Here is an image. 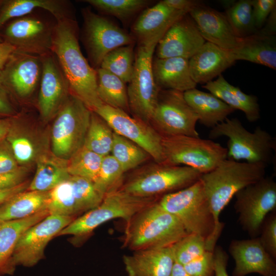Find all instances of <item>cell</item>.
<instances>
[{"instance_id":"cell-4","label":"cell","mask_w":276,"mask_h":276,"mask_svg":"<svg viewBox=\"0 0 276 276\" xmlns=\"http://www.w3.org/2000/svg\"><path fill=\"white\" fill-rule=\"evenodd\" d=\"M157 202L179 220L188 234L201 236L205 240L207 250H214L219 237L200 179L185 189L162 196Z\"/></svg>"},{"instance_id":"cell-15","label":"cell","mask_w":276,"mask_h":276,"mask_svg":"<svg viewBox=\"0 0 276 276\" xmlns=\"http://www.w3.org/2000/svg\"><path fill=\"white\" fill-rule=\"evenodd\" d=\"M76 217L49 214L28 229L20 237L15 248L14 265L32 267L44 256L49 242L72 222Z\"/></svg>"},{"instance_id":"cell-24","label":"cell","mask_w":276,"mask_h":276,"mask_svg":"<svg viewBox=\"0 0 276 276\" xmlns=\"http://www.w3.org/2000/svg\"><path fill=\"white\" fill-rule=\"evenodd\" d=\"M235 62L229 50L205 41L189 59L190 75L197 84H205L221 75Z\"/></svg>"},{"instance_id":"cell-44","label":"cell","mask_w":276,"mask_h":276,"mask_svg":"<svg viewBox=\"0 0 276 276\" xmlns=\"http://www.w3.org/2000/svg\"><path fill=\"white\" fill-rule=\"evenodd\" d=\"M260 242L270 256L276 259V214L273 213L264 220L260 231Z\"/></svg>"},{"instance_id":"cell-45","label":"cell","mask_w":276,"mask_h":276,"mask_svg":"<svg viewBox=\"0 0 276 276\" xmlns=\"http://www.w3.org/2000/svg\"><path fill=\"white\" fill-rule=\"evenodd\" d=\"M230 88L241 104L245 117L250 122H254L260 118L258 98L243 93L239 87L230 84Z\"/></svg>"},{"instance_id":"cell-52","label":"cell","mask_w":276,"mask_h":276,"mask_svg":"<svg viewBox=\"0 0 276 276\" xmlns=\"http://www.w3.org/2000/svg\"><path fill=\"white\" fill-rule=\"evenodd\" d=\"M29 183V181L26 180L17 186L0 189V204L4 203L15 195L27 190Z\"/></svg>"},{"instance_id":"cell-33","label":"cell","mask_w":276,"mask_h":276,"mask_svg":"<svg viewBox=\"0 0 276 276\" xmlns=\"http://www.w3.org/2000/svg\"><path fill=\"white\" fill-rule=\"evenodd\" d=\"M114 132L108 123L95 112L91 111L88 130L83 146L102 156L110 154Z\"/></svg>"},{"instance_id":"cell-60","label":"cell","mask_w":276,"mask_h":276,"mask_svg":"<svg viewBox=\"0 0 276 276\" xmlns=\"http://www.w3.org/2000/svg\"><path fill=\"white\" fill-rule=\"evenodd\" d=\"M3 41V40H2L1 39V37H0V42H1V41Z\"/></svg>"},{"instance_id":"cell-17","label":"cell","mask_w":276,"mask_h":276,"mask_svg":"<svg viewBox=\"0 0 276 276\" xmlns=\"http://www.w3.org/2000/svg\"><path fill=\"white\" fill-rule=\"evenodd\" d=\"M42 74L38 98L42 118L57 113L71 94L68 82L52 52L41 57Z\"/></svg>"},{"instance_id":"cell-35","label":"cell","mask_w":276,"mask_h":276,"mask_svg":"<svg viewBox=\"0 0 276 276\" xmlns=\"http://www.w3.org/2000/svg\"><path fill=\"white\" fill-rule=\"evenodd\" d=\"M125 172L137 168L151 158L139 146L114 132L110 154Z\"/></svg>"},{"instance_id":"cell-3","label":"cell","mask_w":276,"mask_h":276,"mask_svg":"<svg viewBox=\"0 0 276 276\" xmlns=\"http://www.w3.org/2000/svg\"><path fill=\"white\" fill-rule=\"evenodd\" d=\"M157 201L138 212L126 223L124 245L130 250L171 246L188 234L179 220Z\"/></svg>"},{"instance_id":"cell-14","label":"cell","mask_w":276,"mask_h":276,"mask_svg":"<svg viewBox=\"0 0 276 276\" xmlns=\"http://www.w3.org/2000/svg\"><path fill=\"white\" fill-rule=\"evenodd\" d=\"M93 111L102 117L114 133L144 149L154 162L162 163L164 162L162 136L151 125L121 109L105 104Z\"/></svg>"},{"instance_id":"cell-16","label":"cell","mask_w":276,"mask_h":276,"mask_svg":"<svg viewBox=\"0 0 276 276\" xmlns=\"http://www.w3.org/2000/svg\"><path fill=\"white\" fill-rule=\"evenodd\" d=\"M53 29L41 19L25 16L7 25L4 41L12 44L17 52L41 57L52 52Z\"/></svg>"},{"instance_id":"cell-46","label":"cell","mask_w":276,"mask_h":276,"mask_svg":"<svg viewBox=\"0 0 276 276\" xmlns=\"http://www.w3.org/2000/svg\"><path fill=\"white\" fill-rule=\"evenodd\" d=\"M13 153L17 163L30 162L34 154V148L32 142L24 136H15L9 139Z\"/></svg>"},{"instance_id":"cell-11","label":"cell","mask_w":276,"mask_h":276,"mask_svg":"<svg viewBox=\"0 0 276 276\" xmlns=\"http://www.w3.org/2000/svg\"><path fill=\"white\" fill-rule=\"evenodd\" d=\"M82 39L91 66L99 68L105 56L113 50L136 43L133 37L90 8L82 10Z\"/></svg>"},{"instance_id":"cell-13","label":"cell","mask_w":276,"mask_h":276,"mask_svg":"<svg viewBox=\"0 0 276 276\" xmlns=\"http://www.w3.org/2000/svg\"><path fill=\"white\" fill-rule=\"evenodd\" d=\"M235 196L234 208L240 224L251 238L257 237L267 214L275 209V182L265 176L240 190Z\"/></svg>"},{"instance_id":"cell-29","label":"cell","mask_w":276,"mask_h":276,"mask_svg":"<svg viewBox=\"0 0 276 276\" xmlns=\"http://www.w3.org/2000/svg\"><path fill=\"white\" fill-rule=\"evenodd\" d=\"M69 8L68 2L62 0L4 1L0 8V28L10 19L27 16L38 8L49 11L56 20L72 17Z\"/></svg>"},{"instance_id":"cell-37","label":"cell","mask_w":276,"mask_h":276,"mask_svg":"<svg viewBox=\"0 0 276 276\" xmlns=\"http://www.w3.org/2000/svg\"><path fill=\"white\" fill-rule=\"evenodd\" d=\"M47 209L50 214L76 217L80 214L70 177L49 191Z\"/></svg>"},{"instance_id":"cell-47","label":"cell","mask_w":276,"mask_h":276,"mask_svg":"<svg viewBox=\"0 0 276 276\" xmlns=\"http://www.w3.org/2000/svg\"><path fill=\"white\" fill-rule=\"evenodd\" d=\"M252 18L256 30L262 29L272 10L276 7L275 0H251Z\"/></svg>"},{"instance_id":"cell-55","label":"cell","mask_w":276,"mask_h":276,"mask_svg":"<svg viewBox=\"0 0 276 276\" xmlns=\"http://www.w3.org/2000/svg\"><path fill=\"white\" fill-rule=\"evenodd\" d=\"M268 17L266 26L258 31L265 34L274 35L276 31V7L272 10Z\"/></svg>"},{"instance_id":"cell-40","label":"cell","mask_w":276,"mask_h":276,"mask_svg":"<svg viewBox=\"0 0 276 276\" xmlns=\"http://www.w3.org/2000/svg\"><path fill=\"white\" fill-rule=\"evenodd\" d=\"M125 172L117 160L109 154L103 157L100 168L93 183L98 191L105 195L119 188Z\"/></svg>"},{"instance_id":"cell-27","label":"cell","mask_w":276,"mask_h":276,"mask_svg":"<svg viewBox=\"0 0 276 276\" xmlns=\"http://www.w3.org/2000/svg\"><path fill=\"white\" fill-rule=\"evenodd\" d=\"M274 35L260 31L243 38H239L236 48L229 50L233 60H246L276 69V43Z\"/></svg>"},{"instance_id":"cell-36","label":"cell","mask_w":276,"mask_h":276,"mask_svg":"<svg viewBox=\"0 0 276 276\" xmlns=\"http://www.w3.org/2000/svg\"><path fill=\"white\" fill-rule=\"evenodd\" d=\"M102 13L111 15L124 22L149 7L148 0H85Z\"/></svg>"},{"instance_id":"cell-41","label":"cell","mask_w":276,"mask_h":276,"mask_svg":"<svg viewBox=\"0 0 276 276\" xmlns=\"http://www.w3.org/2000/svg\"><path fill=\"white\" fill-rule=\"evenodd\" d=\"M70 180L80 213L92 210L101 203L104 196L98 191L91 181L71 175Z\"/></svg>"},{"instance_id":"cell-7","label":"cell","mask_w":276,"mask_h":276,"mask_svg":"<svg viewBox=\"0 0 276 276\" xmlns=\"http://www.w3.org/2000/svg\"><path fill=\"white\" fill-rule=\"evenodd\" d=\"M222 136L228 138L226 148L229 159L265 165L271 161L275 142L270 134L260 127H257L251 132L238 119L227 118L212 128L209 133L211 139Z\"/></svg>"},{"instance_id":"cell-34","label":"cell","mask_w":276,"mask_h":276,"mask_svg":"<svg viewBox=\"0 0 276 276\" xmlns=\"http://www.w3.org/2000/svg\"><path fill=\"white\" fill-rule=\"evenodd\" d=\"M134 44L118 47L103 58L100 67L105 70L128 83L133 75L135 52Z\"/></svg>"},{"instance_id":"cell-59","label":"cell","mask_w":276,"mask_h":276,"mask_svg":"<svg viewBox=\"0 0 276 276\" xmlns=\"http://www.w3.org/2000/svg\"><path fill=\"white\" fill-rule=\"evenodd\" d=\"M4 1L0 0V8L2 6V4H3Z\"/></svg>"},{"instance_id":"cell-19","label":"cell","mask_w":276,"mask_h":276,"mask_svg":"<svg viewBox=\"0 0 276 276\" xmlns=\"http://www.w3.org/2000/svg\"><path fill=\"white\" fill-rule=\"evenodd\" d=\"M2 72L3 86L10 88L20 98H28L40 84L41 57L15 52Z\"/></svg>"},{"instance_id":"cell-25","label":"cell","mask_w":276,"mask_h":276,"mask_svg":"<svg viewBox=\"0 0 276 276\" xmlns=\"http://www.w3.org/2000/svg\"><path fill=\"white\" fill-rule=\"evenodd\" d=\"M154 80L159 89H172L184 93L196 88L189 70V59L180 57L153 58Z\"/></svg>"},{"instance_id":"cell-12","label":"cell","mask_w":276,"mask_h":276,"mask_svg":"<svg viewBox=\"0 0 276 276\" xmlns=\"http://www.w3.org/2000/svg\"><path fill=\"white\" fill-rule=\"evenodd\" d=\"M197 122V116L186 101L183 93L159 89L150 124L162 137H199Z\"/></svg>"},{"instance_id":"cell-49","label":"cell","mask_w":276,"mask_h":276,"mask_svg":"<svg viewBox=\"0 0 276 276\" xmlns=\"http://www.w3.org/2000/svg\"><path fill=\"white\" fill-rule=\"evenodd\" d=\"M28 169L20 167L17 170L6 173H0V189L17 186L25 180Z\"/></svg>"},{"instance_id":"cell-58","label":"cell","mask_w":276,"mask_h":276,"mask_svg":"<svg viewBox=\"0 0 276 276\" xmlns=\"http://www.w3.org/2000/svg\"><path fill=\"white\" fill-rule=\"evenodd\" d=\"M3 86V75L2 71H0V87Z\"/></svg>"},{"instance_id":"cell-22","label":"cell","mask_w":276,"mask_h":276,"mask_svg":"<svg viewBox=\"0 0 276 276\" xmlns=\"http://www.w3.org/2000/svg\"><path fill=\"white\" fill-rule=\"evenodd\" d=\"M189 14L205 41L226 50L236 48L239 38L235 35L224 13L205 6L202 3L192 9Z\"/></svg>"},{"instance_id":"cell-32","label":"cell","mask_w":276,"mask_h":276,"mask_svg":"<svg viewBox=\"0 0 276 276\" xmlns=\"http://www.w3.org/2000/svg\"><path fill=\"white\" fill-rule=\"evenodd\" d=\"M96 72L97 91L102 103L130 113L126 84L101 67L97 68Z\"/></svg>"},{"instance_id":"cell-6","label":"cell","mask_w":276,"mask_h":276,"mask_svg":"<svg viewBox=\"0 0 276 276\" xmlns=\"http://www.w3.org/2000/svg\"><path fill=\"white\" fill-rule=\"evenodd\" d=\"M159 198L139 197L118 189L106 194L98 206L75 219L57 236L84 237L104 223L116 218L123 219L127 223L134 215Z\"/></svg>"},{"instance_id":"cell-53","label":"cell","mask_w":276,"mask_h":276,"mask_svg":"<svg viewBox=\"0 0 276 276\" xmlns=\"http://www.w3.org/2000/svg\"><path fill=\"white\" fill-rule=\"evenodd\" d=\"M15 52V48L10 43L5 41L0 42V71L3 70Z\"/></svg>"},{"instance_id":"cell-54","label":"cell","mask_w":276,"mask_h":276,"mask_svg":"<svg viewBox=\"0 0 276 276\" xmlns=\"http://www.w3.org/2000/svg\"><path fill=\"white\" fill-rule=\"evenodd\" d=\"M15 113V110L8 99L4 86L0 87V115L10 116Z\"/></svg>"},{"instance_id":"cell-2","label":"cell","mask_w":276,"mask_h":276,"mask_svg":"<svg viewBox=\"0 0 276 276\" xmlns=\"http://www.w3.org/2000/svg\"><path fill=\"white\" fill-rule=\"evenodd\" d=\"M266 167L263 163L225 159L212 171L202 174L200 179L214 215L219 237L224 225L219 221L221 212L239 191L265 176Z\"/></svg>"},{"instance_id":"cell-50","label":"cell","mask_w":276,"mask_h":276,"mask_svg":"<svg viewBox=\"0 0 276 276\" xmlns=\"http://www.w3.org/2000/svg\"><path fill=\"white\" fill-rule=\"evenodd\" d=\"M214 254L215 276H228L226 270L227 254L219 246L215 247Z\"/></svg>"},{"instance_id":"cell-48","label":"cell","mask_w":276,"mask_h":276,"mask_svg":"<svg viewBox=\"0 0 276 276\" xmlns=\"http://www.w3.org/2000/svg\"><path fill=\"white\" fill-rule=\"evenodd\" d=\"M19 168L8 141H0V173L13 172Z\"/></svg>"},{"instance_id":"cell-43","label":"cell","mask_w":276,"mask_h":276,"mask_svg":"<svg viewBox=\"0 0 276 276\" xmlns=\"http://www.w3.org/2000/svg\"><path fill=\"white\" fill-rule=\"evenodd\" d=\"M183 266L191 276H213L214 274V251L206 250L201 256Z\"/></svg>"},{"instance_id":"cell-23","label":"cell","mask_w":276,"mask_h":276,"mask_svg":"<svg viewBox=\"0 0 276 276\" xmlns=\"http://www.w3.org/2000/svg\"><path fill=\"white\" fill-rule=\"evenodd\" d=\"M123 261L128 276H170L175 263L172 246L134 251Z\"/></svg>"},{"instance_id":"cell-10","label":"cell","mask_w":276,"mask_h":276,"mask_svg":"<svg viewBox=\"0 0 276 276\" xmlns=\"http://www.w3.org/2000/svg\"><path fill=\"white\" fill-rule=\"evenodd\" d=\"M156 45L137 44L133 73L127 86L130 114L149 124L159 91L154 80L152 68Z\"/></svg>"},{"instance_id":"cell-26","label":"cell","mask_w":276,"mask_h":276,"mask_svg":"<svg viewBox=\"0 0 276 276\" xmlns=\"http://www.w3.org/2000/svg\"><path fill=\"white\" fill-rule=\"evenodd\" d=\"M49 214L46 209L25 218L0 223V276L14 273L16 267L13 263L12 257L20 237Z\"/></svg>"},{"instance_id":"cell-8","label":"cell","mask_w":276,"mask_h":276,"mask_svg":"<svg viewBox=\"0 0 276 276\" xmlns=\"http://www.w3.org/2000/svg\"><path fill=\"white\" fill-rule=\"evenodd\" d=\"M162 146L164 163L191 167L202 174L212 171L227 158L226 148L199 137H162Z\"/></svg>"},{"instance_id":"cell-51","label":"cell","mask_w":276,"mask_h":276,"mask_svg":"<svg viewBox=\"0 0 276 276\" xmlns=\"http://www.w3.org/2000/svg\"><path fill=\"white\" fill-rule=\"evenodd\" d=\"M163 2L174 9L187 13L202 4L200 1L194 0H163Z\"/></svg>"},{"instance_id":"cell-21","label":"cell","mask_w":276,"mask_h":276,"mask_svg":"<svg viewBox=\"0 0 276 276\" xmlns=\"http://www.w3.org/2000/svg\"><path fill=\"white\" fill-rule=\"evenodd\" d=\"M228 250L235 262L233 276H245L251 273L262 276L276 275L275 260L263 247L258 237L234 240Z\"/></svg>"},{"instance_id":"cell-28","label":"cell","mask_w":276,"mask_h":276,"mask_svg":"<svg viewBox=\"0 0 276 276\" xmlns=\"http://www.w3.org/2000/svg\"><path fill=\"white\" fill-rule=\"evenodd\" d=\"M185 98L203 126L213 128L235 110L210 93L196 88L183 93Z\"/></svg>"},{"instance_id":"cell-56","label":"cell","mask_w":276,"mask_h":276,"mask_svg":"<svg viewBox=\"0 0 276 276\" xmlns=\"http://www.w3.org/2000/svg\"><path fill=\"white\" fill-rule=\"evenodd\" d=\"M10 120L0 119V141L5 139L10 133L11 127Z\"/></svg>"},{"instance_id":"cell-61","label":"cell","mask_w":276,"mask_h":276,"mask_svg":"<svg viewBox=\"0 0 276 276\" xmlns=\"http://www.w3.org/2000/svg\"><path fill=\"white\" fill-rule=\"evenodd\" d=\"M274 276H276V275H274Z\"/></svg>"},{"instance_id":"cell-18","label":"cell","mask_w":276,"mask_h":276,"mask_svg":"<svg viewBox=\"0 0 276 276\" xmlns=\"http://www.w3.org/2000/svg\"><path fill=\"white\" fill-rule=\"evenodd\" d=\"M206 41L188 13L175 21L157 43L156 57H180L189 59Z\"/></svg>"},{"instance_id":"cell-42","label":"cell","mask_w":276,"mask_h":276,"mask_svg":"<svg viewBox=\"0 0 276 276\" xmlns=\"http://www.w3.org/2000/svg\"><path fill=\"white\" fill-rule=\"evenodd\" d=\"M175 262L185 265L207 250L205 240L195 234H188L172 245Z\"/></svg>"},{"instance_id":"cell-39","label":"cell","mask_w":276,"mask_h":276,"mask_svg":"<svg viewBox=\"0 0 276 276\" xmlns=\"http://www.w3.org/2000/svg\"><path fill=\"white\" fill-rule=\"evenodd\" d=\"M103 156L84 146L67 160V170L71 176L86 178L93 182L96 178Z\"/></svg>"},{"instance_id":"cell-31","label":"cell","mask_w":276,"mask_h":276,"mask_svg":"<svg viewBox=\"0 0 276 276\" xmlns=\"http://www.w3.org/2000/svg\"><path fill=\"white\" fill-rule=\"evenodd\" d=\"M70 176L67 170V160L55 156L41 155L37 160L35 175L27 190L49 192Z\"/></svg>"},{"instance_id":"cell-9","label":"cell","mask_w":276,"mask_h":276,"mask_svg":"<svg viewBox=\"0 0 276 276\" xmlns=\"http://www.w3.org/2000/svg\"><path fill=\"white\" fill-rule=\"evenodd\" d=\"M91 110L72 95L57 113L52 133L54 156L68 160L83 146Z\"/></svg>"},{"instance_id":"cell-1","label":"cell","mask_w":276,"mask_h":276,"mask_svg":"<svg viewBox=\"0 0 276 276\" xmlns=\"http://www.w3.org/2000/svg\"><path fill=\"white\" fill-rule=\"evenodd\" d=\"M51 51L68 82L71 94L91 111L103 105L98 94L96 70L81 51L78 24L72 17L56 20Z\"/></svg>"},{"instance_id":"cell-20","label":"cell","mask_w":276,"mask_h":276,"mask_svg":"<svg viewBox=\"0 0 276 276\" xmlns=\"http://www.w3.org/2000/svg\"><path fill=\"white\" fill-rule=\"evenodd\" d=\"M187 13L161 1L140 14L131 27L130 34L137 44H157L171 26Z\"/></svg>"},{"instance_id":"cell-57","label":"cell","mask_w":276,"mask_h":276,"mask_svg":"<svg viewBox=\"0 0 276 276\" xmlns=\"http://www.w3.org/2000/svg\"><path fill=\"white\" fill-rule=\"evenodd\" d=\"M170 276H191L180 264L175 262Z\"/></svg>"},{"instance_id":"cell-38","label":"cell","mask_w":276,"mask_h":276,"mask_svg":"<svg viewBox=\"0 0 276 276\" xmlns=\"http://www.w3.org/2000/svg\"><path fill=\"white\" fill-rule=\"evenodd\" d=\"M226 6L225 15L238 38L249 36L257 31L253 21L251 0H240Z\"/></svg>"},{"instance_id":"cell-5","label":"cell","mask_w":276,"mask_h":276,"mask_svg":"<svg viewBox=\"0 0 276 276\" xmlns=\"http://www.w3.org/2000/svg\"><path fill=\"white\" fill-rule=\"evenodd\" d=\"M201 175L187 166L154 162L137 169L119 189L139 197L160 198L193 185Z\"/></svg>"},{"instance_id":"cell-30","label":"cell","mask_w":276,"mask_h":276,"mask_svg":"<svg viewBox=\"0 0 276 276\" xmlns=\"http://www.w3.org/2000/svg\"><path fill=\"white\" fill-rule=\"evenodd\" d=\"M49 192H20L0 204V223L25 218L47 209Z\"/></svg>"}]
</instances>
